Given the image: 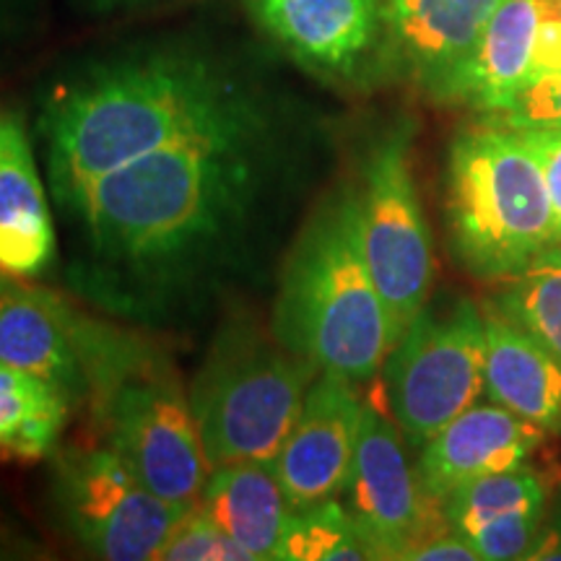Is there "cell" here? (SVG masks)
Wrapping results in <instances>:
<instances>
[{
    "label": "cell",
    "mask_w": 561,
    "mask_h": 561,
    "mask_svg": "<svg viewBox=\"0 0 561 561\" xmlns=\"http://www.w3.org/2000/svg\"><path fill=\"white\" fill-rule=\"evenodd\" d=\"M364 409L356 382L333 371L314 377L289 437L273 458L291 510L339 500L354 462Z\"/></svg>",
    "instance_id": "obj_12"
},
{
    "label": "cell",
    "mask_w": 561,
    "mask_h": 561,
    "mask_svg": "<svg viewBox=\"0 0 561 561\" xmlns=\"http://www.w3.org/2000/svg\"><path fill=\"white\" fill-rule=\"evenodd\" d=\"M351 185L364 261L401 341L430 301L434 280L432 231L413 174L411 123H392L371 140Z\"/></svg>",
    "instance_id": "obj_9"
},
{
    "label": "cell",
    "mask_w": 561,
    "mask_h": 561,
    "mask_svg": "<svg viewBox=\"0 0 561 561\" xmlns=\"http://www.w3.org/2000/svg\"><path fill=\"white\" fill-rule=\"evenodd\" d=\"M546 510H549V486L543 476L528 466L481 476V479L462 483L447 500L439 502L442 520L460 536H468L496 517Z\"/></svg>",
    "instance_id": "obj_21"
},
{
    "label": "cell",
    "mask_w": 561,
    "mask_h": 561,
    "mask_svg": "<svg viewBox=\"0 0 561 561\" xmlns=\"http://www.w3.org/2000/svg\"><path fill=\"white\" fill-rule=\"evenodd\" d=\"M405 561H479V553L460 533L447 528L419 543Z\"/></svg>",
    "instance_id": "obj_29"
},
{
    "label": "cell",
    "mask_w": 561,
    "mask_h": 561,
    "mask_svg": "<svg viewBox=\"0 0 561 561\" xmlns=\"http://www.w3.org/2000/svg\"><path fill=\"white\" fill-rule=\"evenodd\" d=\"M528 146L533 157L541 164L546 187H549V198L553 208V219H557L561 234V130L557 128H512Z\"/></svg>",
    "instance_id": "obj_26"
},
{
    "label": "cell",
    "mask_w": 561,
    "mask_h": 561,
    "mask_svg": "<svg viewBox=\"0 0 561 561\" xmlns=\"http://www.w3.org/2000/svg\"><path fill=\"white\" fill-rule=\"evenodd\" d=\"M320 369L280 343L271 322L231 305L216 328L187 396L208 471L273 462Z\"/></svg>",
    "instance_id": "obj_5"
},
{
    "label": "cell",
    "mask_w": 561,
    "mask_h": 561,
    "mask_svg": "<svg viewBox=\"0 0 561 561\" xmlns=\"http://www.w3.org/2000/svg\"><path fill=\"white\" fill-rule=\"evenodd\" d=\"M47 496L62 536L104 561H159L172 530L193 507L151 491L96 437L53 453Z\"/></svg>",
    "instance_id": "obj_7"
},
{
    "label": "cell",
    "mask_w": 561,
    "mask_h": 561,
    "mask_svg": "<svg viewBox=\"0 0 561 561\" xmlns=\"http://www.w3.org/2000/svg\"><path fill=\"white\" fill-rule=\"evenodd\" d=\"M3 280H5V276H0V284H3Z\"/></svg>",
    "instance_id": "obj_34"
},
{
    "label": "cell",
    "mask_w": 561,
    "mask_h": 561,
    "mask_svg": "<svg viewBox=\"0 0 561 561\" xmlns=\"http://www.w3.org/2000/svg\"><path fill=\"white\" fill-rule=\"evenodd\" d=\"M486 117H494L510 128L561 130V73L530 79L500 112Z\"/></svg>",
    "instance_id": "obj_25"
},
{
    "label": "cell",
    "mask_w": 561,
    "mask_h": 561,
    "mask_svg": "<svg viewBox=\"0 0 561 561\" xmlns=\"http://www.w3.org/2000/svg\"><path fill=\"white\" fill-rule=\"evenodd\" d=\"M546 0H500L468 58L439 83L434 100L494 115L530 79Z\"/></svg>",
    "instance_id": "obj_17"
},
{
    "label": "cell",
    "mask_w": 561,
    "mask_h": 561,
    "mask_svg": "<svg viewBox=\"0 0 561 561\" xmlns=\"http://www.w3.org/2000/svg\"><path fill=\"white\" fill-rule=\"evenodd\" d=\"M549 73H561V16L546 9L530 60V79Z\"/></svg>",
    "instance_id": "obj_28"
},
{
    "label": "cell",
    "mask_w": 561,
    "mask_h": 561,
    "mask_svg": "<svg viewBox=\"0 0 561 561\" xmlns=\"http://www.w3.org/2000/svg\"><path fill=\"white\" fill-rule=\"evenodd\" d=\"M271 331L320 371L371 382L398 343L396 325L364 261L351 182L322 195L280 265Z\"/></svg>",
    "instance_id": "obj_3"
},
{
    "label": "cell",
    "mask_w": 561,
    "mask_h": 561,
    "mask_svg": "<svg viewBox=\"0 0 561 561\" xmlns=\"http://www.w3.org/2000/svg\"><path fill=\"white\" fill-rule=\"evenodd\" d=\"M73 403L58 385L0 364V462L50 460L60 447Z\"/></svg>",
    "instance_id": "obj_20"
},
{
    "label": "cell",
    "mask_w": 561,
    "mask_h": 561,
    "mask_svg": "<svg viewBox=\"0 0 561 561\" xmlns=\"http://www.w3.org/2000/svg\"><path fill=\"white\" fill-rule=\"evenodd\" d=\"M159 561H255V557L242 543H237L201 507V502H195L172 530Z\"/></svg>",
    "instance_id": "obj_24"
},
{
    "label": "cell",
    "mask_w": 561,
    "mask_h": 561,
    "mask_svg": "<svg viewBox=\"0 0 561 561\" xmlns=\"http://www.w3.org/2000/svg\"><path fill=\"white\" fill-rule=\"evenodd\" d=\"M530 559H561V510L559 507L546 512L541 538H538Z\"/></svg>",
    "instance_id": "obj_30"
},
{
    "label": "cell",
    "mask_w": 561,
    "mask_h": 561,
    "mask_svg": "<svg viewBox=\"0 0 561 561\" xmlns=\"http://www.w3.org/2000/svg\"><path fill=\"white\" fill-rule=\"evenodd\" d=\"M500 0H385L380 55L430 94L468 58Z\"/></svg>",
    "instance_id": "obj_14"
},
{
    "label": "cell",
    "mask_w": 561,
    "mask_h": 561,
    "mask_svg": "<svg viewBox=\"0 0 561 561\" xmlns=\"http://www.w3.org/2000/svg\"><path fill=\"white\" fill-rule=\"evenodd\" d=\"M322 157L286 107L133 159L55 203L62 286L144 333L198 325L284 261Z\"/></svg>",
    "instance_id": "obj_1"
},
{
    "label": "cell",
    "mask_w": 561,
    "mask_h": 561,
    "mask_svg": "<svg viewBox=\"0 0 561 561\" xmlns=\"http://www.w3.org/2000/svg\"><path fill=\"white\" fill-rule=\"evenodd\" d=\"M483 392L546 434H561V359L494 305L483 307Z\"/></svg>",
    "instance_id": "obj_18"
},
{
    "label": "cell",
    "mask_w": 561,
    "mask_h": 561,
    "mask_svg": "<svg viewBox=\"0 0 561 561\" xmlns=\"http://www.w3.org/2000/svg\"><path fill=\"white\" fill-rule=\"evenodd\" d=\"M280 559L362 561L371 557L343 502L328 500L307 510H291L284 543H280Z\"/></svg>",
    "instance_id": "obj_23"
},
{
    "label": "cell",
    "mask_w": 561,
    "mask_h": 561,
    "mask_svg": "<svg viewBox=\"0 0 561 561\" xmlns=\"http://www.w3.org/2000/svg\"><path fill=\"white\" fill-rule=\"evenodd\" d=\"M339 500L367 543L371 559L405 561L434 536L430 496L421 491L396 419L367 403L354 462Z\"/></svg>",
    "instance_id": "obj_11"
},
{
    "label": "cell",
    "mask_w": 561,
    "mask_h": 561,
    "mask_svg": "<svg viewBox=\"0 0 561 561\" xmlns=\"http://www.w3.org/2000/svg\"><path fill=\"white\" fill-rule=\"evenodd\" d=\"M504 280L491 305L561 359V242Z\"/></svg>",
    "instance_id": "obj_22"
},
{
    "label": "cell",
    "mask_w": 561,
    "mask_h": 561,
    "mask_svg": "<svg viewBox=\"0 0 561 561\" xmlns=\"http://www.w3.org/2000/svg\"><path fill=\"white\" fill-rule=\"evenodd\" d=\"M96 439L128 462L138 479L174 504H195L208 479L178 364L157 341L117 328L87 403Z\"/></svg>",
    "instance_id": "obj_6"
},
{
    "label": "cell",
    "mask_w": 561,
    "mask_h": 561,
    "mask_svg": "<svg viewBox=\"0 0 561 561\" xmlns=\"http://www.w3.org/2000/svg\"><path fill=\"white\" fill-rule=\"evenodd\" d=\"M198 502L255 561L280 559L291 507L273 462L244 460L214 468Z\"/></svg>",
    "instance_id": "obj_19"
},
{
    "label": "cell",
    "mask_w": 561,
    "mask_h": 561,
    "mask_svg": "<svg viewBox=\"0 0 561 561\" xmlns=\"http://www.w3.org/2000/svg\"><path fill=\"white\" fill-rule=\"evenodd\" d=\"M546 432L496 403L471 405L419 450L421 491L442 502L462 483L525 466L543 445Z\"/></svg>",
    "instance_id": "obj_15"
},
{
    "label": "cell",
    "mask_w": 561,
    "mask_h": 561,
    "mask_svg": "<svg viewBox=\"0 0 561 561\" xmlns=\"http://www.w3.org/2000/svg\"><path fill=\"white\" fill-rule=\"evenodd\" d=\"M117 328L89 318L50 289L13 278L0 284V364L58 385L73 409H87Z\"/></svg>",
    "instance_id": "obj_10"
},
{
    "label": "cell",
    "mask_w": 561,
    "mask_h": 561,
    "mask_svg": "<svg viewBox=\"0 0 561 561\" xmlns=\"http://www.w3.org/2000/svg\"><path fill=\"white\" fill-rule=\"evenodd\" d=\"M9 5H11V0H0V19H3L5 13H9Z\"/></svg>",
    "instance_id": "obj_33"
},
{
    "label": "cell",
    "mask_w": 561,
    "mask_h": 561,
    "mask_svg": "<svg viewBox=\"0 0 561 561\" xmlns=\"http://www.w3.org/2000/svg\"><path fill=\"white\" fill-rule=\"evenodd\" d=\"M219 47L159 39L76 62L39 94L34 136L55 203L146 153L286 110Z\"/></svg>",
    "instance_id": "obj_2"
},
{
    "label": "cell",
    "mask_w": 561,
    "mask_h": 561,
    "mask_svg": "<svg viewBox=\"0 0 561 561\" xmlns=\"http://www.w3.org/2000/svg\"><path fill=\"white\" fill-rule=\"evenodd\" d=\"M445 227L453 257L479 278H510L561 242L541 164L510 125L483 115L455 133Z\"/></svg>",
    "instance_id": "obj_4"
},
{
    "label": "cell",
    "mask_w": 561,
    "mask_h": 561,
    "mask_svg": "<svg viewBox=\"0 0 561 561\" xmlns=\"http://www.w3.org/2000/svg\"><path fill=\"white\" fill-rule=\"evenodd\" d=\"M486 320L468 297L426 301L382 367V390L409 450H421L483 392Z\"/></svg>",
    "instance_id": "obj_8"
},
{
    "label": "cell",
    "mask_w": 561,
    "mask_h": 561,
    "mask_svg": "<svg viewBox=\"0 0 561 561\" xmlns=\"http://www.w3.org/2000/svg\"><path fill=\"white\" fill-rule=\"evenodd\" d=\"M50 559L47 546L30 533L19 517L0 507V561H37Z\"/></svg>",
    "instance_id": "obj_27"
},
{
    "label": "cell",
    "mask_w": 561,
    "mask_h": 561,
    "mask_svg": "<svg viewBox=\"0 0 561 561\" xmlns=\"http://www.w3.org/2000/svg\"><path fill=\"white\" fill-rule=\"evenodd\" d=\"M47 182L19 110H0V276L42 278L58 261Z\"/></svg>",
    "instance_id": "obj_16"
},
{
    "label": "cell",
    "mask_w": 561,
    "mask_h": 561,
    "mask_svg": "<svg viewBox=\"0 0 561 561\" xmlns=\"http://www.w3.org/2000/svg\"><path fill=\"white\" fill-rule=\"evenodd\" d=\"M286 58L322 79H351L380 53L382 0H244Z\"/></svg>",
    "instance_id": "obj_13"
},
{
    "label": "cell",
    "mask_w": 561,
    "mask_h": 561,
    "mask_svg": "<svg viewBox=\"0 0 561 561\" xmlns=\"http://www.w3.org/2000/svg\"><path fill=\"white\" fill-rule=\"evenodd\" d=\"M546 9L557 13V16H561V0H546Z\"/></svg>",
    "instance_id": "obj_32"
},
{
    "label": "cell",
    "mask_w": 561,
    "mask_h": 561,
    "mask_svg": "<svg viewBox=\"0 0 561 561\" xmlns=\"http://www.w3.org/2000/svg\"><path fill=\"white\" fill-rule=\"evenodd\" d=\"M87 3L96 11H117V9H128V5L151 3V0H87Z\"/></svg>",
    "instance_id": "obj_31"
}]
</instances>
